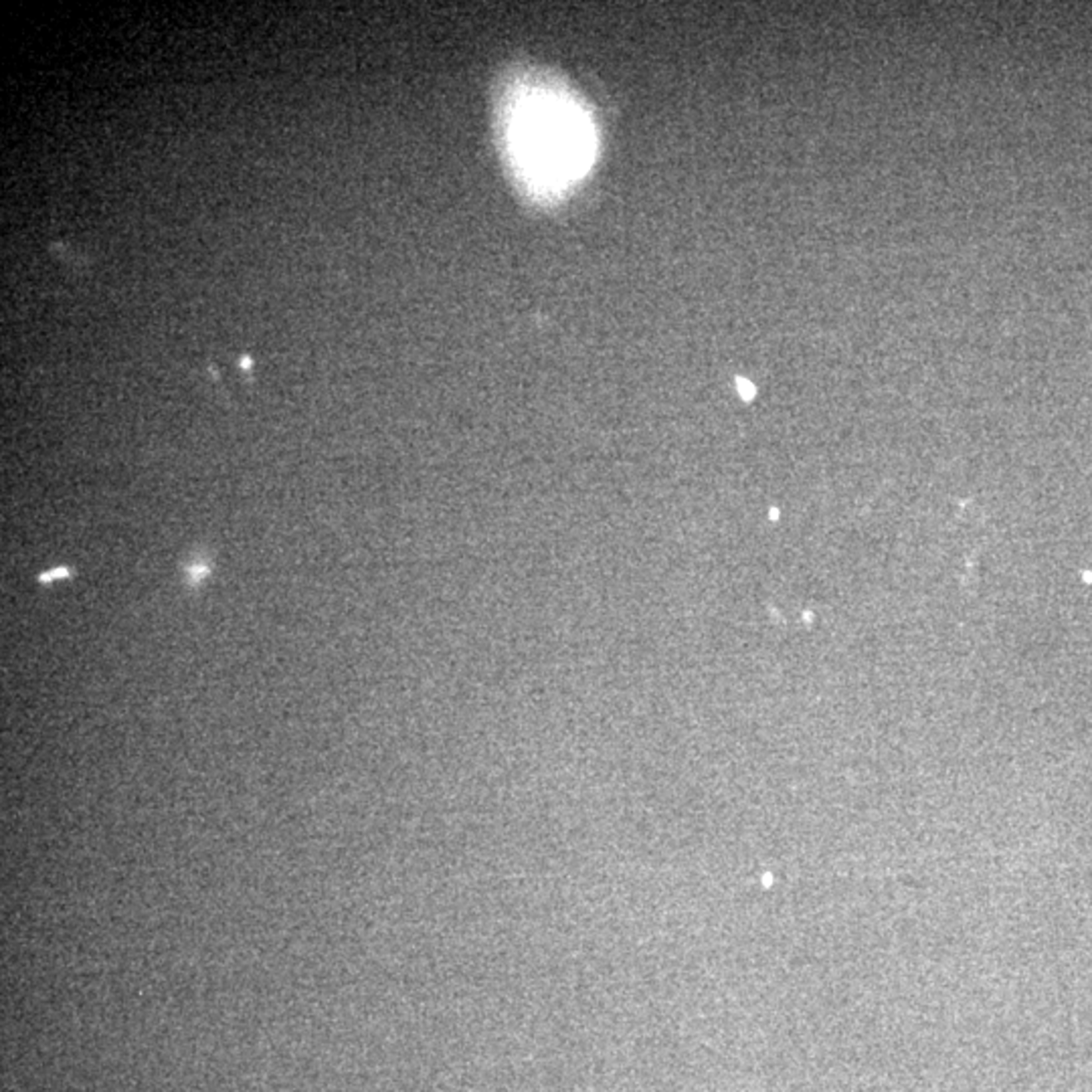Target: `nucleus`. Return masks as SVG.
I'll list each match as a JSON object with an SVG mask.
<instances>
[{
    "label": "nucleus",
    "mask_w": 1092,
    "mask_h": 1092,
    "mask_svg": "<svg viewBox=\"0 0 1092 1092\" xmlns=\"http://www.w3.org/2000/svg\"><path fill=\"white\" fill-rule=\"evenodd\" d=\"M520 140L530 162L548 174L575 168L583 150L577 120L554 107H543L526 116Z\"/></svg>",
    "instance_id": "obj_1"
}]
</instances>
